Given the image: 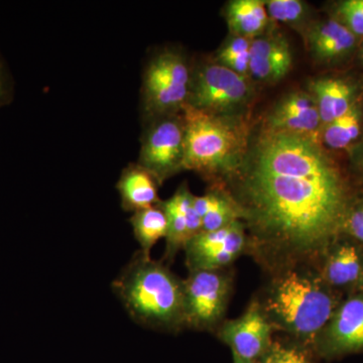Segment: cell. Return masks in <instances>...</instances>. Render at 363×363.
<instances>
[{
  "label": "cell",
  "mask_w": 363,
  "mask_h": 363,
  "mask_svg": "<svg viewBox=\"0 0 363 363\" xmlns=\"http://www.w3.org/2000/svg\"><path fill=\"white\" fill-rule=\"evenodd\" d=\"M272 325L257 304L222 326L220 337L233 350V354L252 362L262 357L272 344Z\"/></svg>",
  "instance_id": "8fae6325"
},
{
  "label": "cell",
  "mask_w": 363,
  "mask_h": 363,
  "mask_svg": "<svg viewBox=\"0 0 363 363\" xmlns=\"http://www.w3.org/2000/svg\"><path fill=\"white\" fill-rule=\"evenodd\" d=\"M193 204L202 220V231H214L242 221V210L233 196L220 188L208 191L206 194L195 196Z\"/></svg>",
  "instance_id": "d6986e66"
},
{
  "label": "cell",
  "mask_w": 363,
  "mask_h": 363,
  "mask_svg": "<svg viewBox=\"0 0 363 363\" xmlns=\"http://www.w3.org/2000/svg\"><path fill=\"white\" fill-rule=\"evenodd\" d=\"M255 96L252 79L208 62L192 69L189 106L208 113L247 114Z\"/></svg>",
  "instance_id": "8992f818"
},
{
  "label": "cell",
  "mask_w": 363,
  "mask_h": 363,
  "mask_svg": "<svg viewBox=\"0 0 363 363\" xmlns=\"http://www.w3.org/2000/svg\"><path fill=\"white\" fill-rule=\"evenodd\" d=\"M229 181L253 233L298 255L330 245L353 206L342 169L311 136L260 128Z\"/></svg>",
  "instance_id": "6da1fadb"
},
{
  "label": "cell",
  "mask_w": 363,
  "mask_h": 363,
  "mask_svg": "<svg viewBox=\"0 0 363 363\" xmlns=\"http://www.w3.org/2000/svg\"><path fill=\"white\" fill-rule=\"evenodd\" d=\"M319 336L327 350L334 354L363 350V293L339 305Z\"/></svg>",
  "instance_id": "5bb4252c"
},
{
  "label": "cell",
  "mask_w": 363,
  "mask_h": 363,
  "mask_svg": "<svg viewBox=\"0 0 363 363\" xmlns=\"http://www.w3.org/2000/svg\"><path fill=\"white\" fill-rule=\"evenodd\" d=\"M184 283V326L213 328L225 313L230 281L219 271H193Z\"/></svg>",
  "instance_id": "ba28073f"
},
{
  "label": "cell",
  "mask_w": 363,
  "mask_h": 363,
  "mask_svg": "<svg viewBox=\"0 0 363 363\" xmlns=\"http://www.w3.org/2000/svg\"><path fill=\"white\" fill-rule=\"evenodd\" d=\"M262 363H313L304 351L281 343H272L262 355Z\"/></svg>",
  "instance_id": "484cf974"
},
{
  "label": "cell",
  "mask_w": 363,
  "mask_h": 363,
  "mask_svg": "<svg viewBox=\"0 0 363 363\" xmlns=\"http://www.w3.org/2000/svg\"><path fill=\"white\" fill-rule=\"evenodd\" d=\"M184 169L207 179L230 180L250 150L252 125L250 113L223 116L186 105Z\"/></svg>",
  "instance_id": "7a4b0ae2"
},
{
  "label": "cell",
  "mask_w": 363,
  "mask_h": 363,
  "mask_svg": "<svg viewBox=\"0 0 363 363\" xmlns=\"http://www.w3.org/2000/svg\"><path fill=\"white\" fill-rule=\"evenodd\" d=\"M192 68L183 52L166 49L150 60L143 77V111L150 119L179 114L188 104Z\"/></svg>",
  "instance_id": "5b68a950"
},
{
  "label": "cell",
  "mask_w": 363,
  "mask_h": 363,
  "mask_svg": "<svg viewBox=\"0 0 363 363\" xmlns=\"http://www.w3.org/2000/svg\"><path fill=\"white\" fill-rule=\"evenodd\" d=\"M7 96V84L6 75H4V68L0 63V105L6 101Z\"/></svg>",
  "instance_id": "f1b7e54d"
},
{
  "label": "cell",
  "mask_w": 363,
  "mask_h": 363,
  "mask_svg": "<svg viewBox=\"0 0 363 363\" xmlns=\"http://www.w3.org/2000/svg\"><path fill=\"white\" fill-rule=\"evenodd\" d=\"M331 18L354 33L363 38V0H342L334 4Z\"/></svg>",
  "instance_id": "d4e9b609"
},
{
  "label": "cell",
  "mask_w": 363,
  "mask_h": 363,
  "mask_svg": "<svg viewBox=\"0 0 363 363\" xmlns=\"http://www.w3.org/2000/svg\"><path fill=\"white\" fill-rule=\"evenodd\" d=\"M112 290L131 319L152 329L184 327V283L162 262L136 252Z\"/></svg>",
  "instance_id": "3957f363"
},
{
  "label": "cell",
  "mask_w": 363,
  "mask_h": 363,
  "mask_svg": "<svg viewBox=\"0 0 363 363\" xmlns=\"http://www.w3.org/2000/svg\"><path fill=\"white\" fill-rule=\"evenodd\" d=\"M322 278L331 288L359 286L363 279V255L359 247L351 242L336 245L327 257Z\"/></svg>",
  "instance_id": "ffe728a7"
},
{
  "label": "cell",
  "mask_w": 363,
  "mask_h": 363,
  "mask_svg": "<svg viewBox=\"0 0 363 363\" xmlns=\"http://www.w3.org/2000/svg\"><path fill=\"white\" fill-rule=\"evenodd\" d=\"M159 182L140 164L126 167L117 182L121 206L125 211L135 212L159 204Z\"/></svg>",
  "instance_id": "e0dca14e"
},
{
  "label": "cell",
  "mask_w": 363,
  "mask_h": 363,
  "mask_svg": "<svg viewBox=\"0 0 363 363\" xmlns=\"http://www.w3.org/2000/svg\"><path fill=\"white\" fill-rule=\"evenodd\" d=\"M363 102L362 98L343 116L322 126L320 142L330 150H346L354 145L362 133Z\"/></svg>",
  "instance_id": "44dd1931"
},
{
  "label": "cell",
  "mask_w": 363,
  "mask_h": 363,
  "mask_svg": "<svg viewBox=\"0 0 363 363\" xmlns=\"http://www.w3.org/2000/svg\"><path fill=\"white\" fill-rule=\"evenodd\" d=\"M293 63L290 43L281 33L269 30L252 40L250 76L252 81L274 84L288 75Z\"/></svg>",
  "instance_id": "7c38bea8"
},
{
  "label": "cell",
  "mask_w": 363,
  "mask_h": 363,
  "mask_svg": "<svg viewBox=\"0 0 363 363\" xmlns=\"http://www.w3.org/2000/svg\"><path fill=\"white\" fill-rule=\"evenodd\" d=\"M359 56H360V60H362V62L363 63V43H362V45H360Z\"/></svg>",
  "instance_id": "4dcf8cb0"
},
{
  "label": "cell",
  "mask_w": 363,
  "mask_h": 363,
  "mask_svg": "<svg viewBox=\"0 0 363 363\" xmlns=\"http://www.w3.org/2000/svg\"><path fill=\"white\" fill-rule=\"evenodd\" d=\"M338 303L323 278L290 271L274 281L264 314L284 330L313 340L330 321Z\"/></svg>",
  "instance_id": "277c9868"
},
{
  "label": "cell",
  "mask_w": 363,
  "mask_h": 363,
  "mask_svg": "<svg viewBox=\"0 0 363 363\" xmlns=\"http://www.w3.org/2000/svg\"><path fill=\"white\" fill-rule=\"evenodd\" d=\"M234 357V363H253L252 362H250V360H245L242 358L238 357V355L233 354Z\"/></svg>",
  "instance_id": "f546056e"
},
{
  "label": "cell",
  "mask_w": 363,
  "mask_h": 363,
  "mask_svg": "<svg viewBox=\"0 0 363 363\" xmlns=\"http://www.w3.org/2000/svg\"><path fill=\"white\" fill-rule=\"evenodd\" d=\"M245 240V225L241 220L218 230L201 231L186 245L189 269L220 271L240 255Z\"/></svg>",
  "instance_id": "9c48e42d"
},
{
  "label": "cell",
  "mask_w": 363,
  "mask_h": 363,
  "mask_svg": "<svg viewBox=\"0 0 363 363\" xmlns=\"http://www.w3.org/2000/svg\"><path fill=\"white\" fill-rule=\"evenodd\" d=\"M351 164L358 174L363 177V140L353 145L350 152Z\"/></svg>",
  "instance_id": "83f0119b"
},
{
  "label": "cell",
  "mask_w": 363,
  "mask_h": 363,
  "mask_svg": "<svg viewBox=\"0 0 363 363\" xmlns=\"http://www.w3.org/2000/svg\"><path fill=\"white\" fill-rule=\"evenodd\" d=\"M185 124L181 113L150 119L143 133L140 161L160 185L184 169Z\"/></svg>",
  "instance_id": "52a82bcc"
},
{
  "label": "cell",
  "mask_w": 363,
  "mask_h": 363,
  "mask_svg": "<svg viewBox=\"0 0 363 363\" xmlns=\"http://www.w3.org/2000/svg\"><path fill=\"white\" fill-rule=\"evenodd\" d=\"M262 128L311 136L320 140L322 121L311 94L308 91L296 90L286 93L272 105Z\"/></svg>",
  "instance_id": "30bf717a"
},
{
  "label": "cell",
  "mask_w": 363,
  "mask_h": 363,
  "mask_svg": "<svg viewBox=\"0 0 363 363\" xmlns=\"http://www.w3.org/2000/svg\"><path fill=\"white\" fill-rule=\"evenodd\" d=\"M250 48L252 40L230 35L219 48L213 61L240 75L250 77Z\"/></svg>",
  "instance_id": "cb8c5ba5"
},
{
  "label": "cell",
  "mask_w": 363,
  "mask_h": 363,
  "mask_svg": "<svg viewBox=\"0 0 363 363\" xmlns=\"http://www.w3.org/2000/svg\"><path fill=\"white\" fill-rule=\"evenodd\" d=\"M343 231L363 242V203L351 207L350 213L344 222Z\"/></svg>",
  "instance_id": "4316f807"
},
{
  "label": "cell",
  "mask_w": 363,
  "mask_h": 363,
  "mask_svg": "<svg viewBox=\"0 0 363 363\" xmlns=\"http://www.w3.org/2000/svg\"><path fill=\"white\" fill-rule=\"evenodd\" d=\"M359 286H360V288H362V292L363 293V279H362V283H360Z\"/></svg>",
  "instance_id": "1f68e13d"
},
{
  "label": "cell",
  "mask_w": 363,
  "mask_h": 363,
  "mask_svg": "<svg viewBox=\"0 0 363 363\" xmlns=\"http://www.w3.org/2000/svg\"><path fill=\"white\" fill-rule=\"evenodd\" d=\"M304 35L312 59L320 65H334L350 58L359 42V38L331 16L313 21Z\"/></svg>",
  "instance_id": "4fadbf2b"
},
{
  "label": "cell",
  "mask_w": 363,
  "mask_h": 363,
  "mask_svg": "<svg viewBox=\"0 0 363 363\" xmlns=\"http://www.w3.org/2000/svg\"><path fill=\"white\" fill-rule=\"evenodd\" d=\"M266 6L272 23L291 26L303 35L313 23L310 7L302 0H266Z\"/></svg>",
  "instance_id": "603a6c76"
},
{
  "label": "cell",
  "mask_w": 363,
  "mask_h": 363,
  "mask_svg": "<svg viewBox=\"0 0 363 363\" xmlns=\"http://www.w3.org/2000/svg\"><path fill=\"white\" fill-rule=\"evenodd\" d=\"M307 91L316 102L322 126L343 116L362 98L357 82L339 76L313 79Z\"/></svg>",
  "instance_id": "2e32d148"
},
{
  "label": "cell",
  "mask_w": 363,
  "mask_h": 363,
  "mask_svg": "<svg viewBox=\"0 0 363 363\" xmlns=\"http://www.w3.org/2000/svg\"><path fill=\"white\" fill-rule=\"evenodd\" d=\"M193 198L187 184H183L171 198L159 203L168 219L167 260L173 259L179 250H185L189 241L202 231V220L196 212Z\"/></svg>",
  "instance_id": "9a60e30c"
},
{
  "label": "cell",
  "mask_w": 363,
  "mask_h": 363,
  "mask_svg": "<svg viewBox=\"0 0 363 363\" xmlns=\"http://www.w3.org/2000/svg\"><path fill=\"white\" fill-rule=\"evenodd\" d=\"M224 16L230 35L253 40L271 28L266 0H231Z\"/></svg>",
  "instance_id": "ac0fdd59"
},
{
  "label": "cell",
  "mask_w": 363,
  "mask_h": 363,
  "mask_svg": "<svg viewBox=\"0 0 363 363\" xmlns=\"http://www.w3.org/2000/svg\"><path fill=\"white\" fill-rule=\"evenodd\" d=\"M130 223L135 240L140 247V252L145 257H150V252L157 241L167 238L168 219L166 213L160 204L155 205L135 212L131 216Z\"/></svg>",
  "instance_id": "7402d4cb"
}]
</instances>
